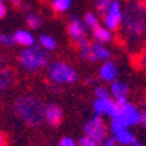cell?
Returning <instances> with one entry per match:
<instances>
[{
  "label": "cell",
  "mask_w": 146,
  "mask_h": 146,
  "mask_svg": "<svg viewBox=\"0 0 146 146\" xmlns=\"http://www.w3.org/2000/svg\"><path fill=\"white\" fill-rule=\"evenodd\" d=\"M85 83H86V85H94V83H95V79H94V78H86Z\"/></svg>",
  "instance_id": "1f68e13d"
},
{
  "label": "cell",
  "mask_w": 146,
  "mask_h": 146,
  "mask_svg": "<svg viewBox=\"0 0 146 146\" xmlns=\"http://www.w3.org/2000/svg\"><path fill=\"white\" fill-rule=\"evenodd\" d=\"M140 123V108L135 104L126 102L123 105H118L117 114L110 118V131L114 135L115 131L121 129H131L135 126H139Z\"/></svg>",
  "instance_id": "5b68a950"
},
{
  "label": "cell",
  "mask_w": 146,
  "mask_h": 146,
  "mask_svg": "<svg viewBox=\"0 0 146 146\" xmlns=\"http://www.w3.org/2000/svg\"><path fill=\"white\" fill-rule=\"evenodd\" d=\"M78 53H79V57L86 63H104L107 60H111V50L104 45V44H100V42H85L83 45L78 47Z\"/></svg>",
  "instance_id": "52a82bcc"
},
{
  "label": "cell",
  "mask_w": 146,
  "mask_h": 146,
  "mask_svg": "<svg viewBox=\"0 0 146 146\" xmlns=\"http://www.w3.org/2000/svg\"><path fill=\"white\" fill-rule=\"evenodd\" d=\"M130 3H142V5H146V0H127Z\"/></svg>",
  "instance_id": "d6a6232c"
},
{
  "label": "cell",
  "mask_w": 146,
  "mask_h": 146,
  "mask_svg": "<svg viewBox=\"0 0 146 146\" xmlns=\"http://www.w3.org/2000/svg\"><path fill=\"white\" fill-rule=\"evenodd\" d=\"M0 45H3V47H13L15 45L13 35H10V34H0Z\"/></svg>",
  "instance_id": "d4e9b609"
},
{
  "label": "cell",
  "mask_w": 146,
  "mask_h": 146,
  "mask_svg": "<svg viewBox=\"0 0 146 146\" xmlns=\"http://www.w3.org/2000/svg\"><path fill=\"white\" fill-rule=\"evenodd\" d=\"M64 118V113H63V108L60 107L56 102H48L45 104L44 108V121L51 126V127H57L62 124V121Z\"/></svg>",
  "instance_id": "8fae6325"
},
{
  "label": "cell",
  "mask_w": 146,
  "mask_h": 146,
  "mask_svg": "<svg viewBox=\"0 0 146 146\" xmlns=\"http://www.w3.org/2000/svg\"><path fill=\"white\" fill-rule=\"evenodd\" d=\"M117 78H118V67L113 60H107V62L101 63L96 79L102 83H113L117 80Z\"/></svg>",
  "instance_id": "7c38bea8"
},
{
  "label": "cell",
  "mask_w": 146,
  "mask_h": 146,
  "mask_svg": "<svg viewBox=\"0 0 146 146\" xmlns=\"http://www.w3.org/2000/svg\"><path fill=\"white\" fill-rule=\"evenodd\" d=\"M15 82V72L10 67L0 66V94L10 88Z\"/></svg>",
  "instance_id": "e0dca14e"
},
{
  "label": "cell",
  "mask_w": 146,
  "mask_h": 146,
  "mask_svg": "<svg viewBox=\"0 0 146 146\" xmlns=\"http://www.w3.org/2000/svg\"><path fill=\"white\" fill-rule=\"evenodd\" d=\"M38 44L44 48V50H47L48 53L54 51L57 48V40L54 38L53 35H48V34H42L40 38H38Z\"/></svg>",
  "instance_id": "ac0fdd59"
},
{
  "label": "cell",
  "mask_w": 146,
  "mask_h": 146,
  "mask_svg": "<svg viewBox=\"0 0 146 146\" xmlns=\"http://www.w3.org/2000/svg\"><path fill=\"white\" fill-rule=\"evenodd\" d=\"M57 146H79V145H78V142L73 139V137H70V136H63L62 139L58 140Z\"/></svg>",
  "instance_id": "484cf974"
},
{
  "label": "cell",
  "mask_w": 146,
  "mask_h": 146,
  "mask_svg": "<svg viewBox=\"0 0 146 146\" xmlns=\"http://www.w3.org/2000/svg\"><path fill=\"white\" fill-rule=\"evenodd\" d=\"M118 143H117V140L114 139V136H108V137H105L102 142H101V145L100 146H117Z\"/></svg>",
  "instance_id": "83f0119b"
},
{
  "label": "cell",
  "mask_w": 146,
  "mask_h": 146,
  "mask_svg": "<svg viewBox=\"0 0 146 146\" xmlns=\"http://www.w3.org/2000/svg\"><path fill=\"white\" fill-rule=\"evenodd\" d=\"M13 40L16 45H21L22 48L35 45V36L28 29H16L13 34Z\"/></svg>",
  "instance_id": "9a60e30c"
},
{
  "label": "cell",
  "mask_w": 146,
  "mask_h": 146,
  "mask_svg": "<svg viewBox=\"0 0 146 146\" xmlns=\"http://www.w3.org/2000/svg\"><path fill=\"white\" fill-rule=\"evenodd\" d=\"M140 108V123H139V126L143 129V130H146V101L142 104V107H139Z\"/></svg>",
  "instance_id": "4316f807"
},
{
  "label": "cell",
  "mask_w": 146,
  "mask_h": 146,
  "mask_svg": "<svg viewBox=\"0 0 146 146\" xmlns=\"http://www.w3.org/2000/svg\"><path fill=\"white\" fill-rule=\"evenodd\" d=\"M67 34L70 36V40L75 42L78 47L83 45L85 42H88V28L83 23L82 19H79L78 16H70L69 22H67Z\"/></svg>",
  "instance_id": "9c48e42d"
},
{
  "label": "cell",
  "mask_w": 146,
  "mask_h": 146,
  "mask_svg": "<svg viewBox=\"0 0 146 146\" xmlns=\"http://www.w3.org/2000/svg\"><path fill=\"white\" fill-rule=\"evenodd\" d=\"M108 131H110V127L105 124L104 117H100V115H94L83 126V135L98 140L100 143L105 137H108Z\"/></svg>",
  "instance_id": "ba28073f"
},
{
  "label": "cell",
  "mask_w": 146,
  "mask_h": 146,
  "mask_svg": "<svg viewBox=\"0 0 146 146\" xmlns=\"http://www.w3.org/2000/svg\"><path fill=\"white\" fill-rule=\"evenodd\" d=\"M72 6V0H51V9L56 13L62 15L70 9Z\"/></svg>",
  "instance_id": "ffe728a7"
},
{
  "label": "cell",
  "mask_w": 146,
  "mask_h": 146,
  "mask_svg": "<svg viewBox=\"0 0 146 146\" xmlns=\"http://www.w3.org/2000/svg\"><path fill=\"white\" fill-rule=\"evenodd\" d=\"M0 2H5V0H0Z\"/></svg>",
  "instance_id": "d590c367"
},
{
  "label": "cell",
  "mask_w": 146,
  "mask_h": 146,
  "mask_svg": "<svg viewBox=\"0 0 146 146\" xmlns=\"http://www.w3.org/2000/svg\"><path fill=\"white\" fill-rule=\"evenodd\" d=\"M91 35H92V40L95 42H100L104 45L114 41V31L108 29L105 25H98L95 29L91 31Z\"/></svg>",
  "instance_id": "5bb4252c"
},
{
  "label": "cell",
  "mask_w": 146,
  "mask_h": 146,
  "mask_svg": "<svg viewBox=\"0 0 146 146\" xmlns=\"http://www.w3.org/2000/svg\"><path fill=\"white\" fill-rule=\"evenodd\" d=\"M136 56H137V58H136L137 66H139L142 70H145V72H146V45L142 48V50H140Z\"/></svg>",
  "instance_id": "cb8c5ba5"
},
{
  "label": "cell",
  "mask_w": 146,
  "mask_h": 146,
  "mask_svg": "<svg viewBox=\"0 0 146 146\" xmlns=\"http://www.w3.org/2000/svg\"><path fill=\"white\" fill-rule=\"evenodd\" d=\"M111 3H113V0H94V6L96 9V13L100 16H104V13L111 6Z\"/></svg>",
  "instance_id": "7402d4cb"
},
{
  "label": "cell",
  "mask_w": 146,
  "mask_h": 146,
  "mask_svg": "<svg viewBox=\"0 0 146 146\" xmlns=\"http://www.w3.org/2000/svg\"><path fill=\"white\" fill-rule=\"evenodd\" d=\"M135 146H146V145H140V143H137V145H135Z\"/></svg>",
  "instance_id": "e575fe53"
},
{
  "label": "cell",
  "mask_w": 146,
  "mask_h": 146,
  "mask_svg": "<svg viewBox=\"0 0 146 146\" xmlns=\"http://www.w3.org/2000/svg\"><path fill=\"white\" fill-rule=\"evenodd\" d=\"M0 146H6V136L2 130H0Z\"/></svg>",
  "instance_id": "f546056e"
},
{
  "label": "cell",
  "mask_w": 146,
  "mask_h": 146,
  "mask_svg": "<svg viewBox=\"0 0 146 146\" xmlns=\"http://www.w3.org/2000/svg\"><path fill=\"white\" fill-rule=\"evenodd\" d=\"M110 92H111V96L114 98V101L118 105H123L126 102H129V94L130 89L124 82L115 80L113 83H110Z\"/></svg>",
  "instance_id": "4fadbf2b"
},
{
  "label": "cell",
  "mask_w": 146,
  "mask_h": 146,
  "mask_svg": "<svg viewBox=\"0 0 146 146\" xmlns=\"http://www.w3.org/2000/svg\"><path fill=\"white\" fill-rule=\"evenodd\" d=\"M13 113L15 115L23 121L28 127H40L44 120V108L45 104L32 94H23L19 95L13 101Z\"/></svg>",
  "instance_id": "7a4b0ae2"
},
{
  "label": "cell",
  "mask_w": 146,
  "mask_h": 146,
  "mask_svg": "<svg viewBox=\"0 0 146 146\" xmlns=\"http://www.w3.org/2000/svg\"><path fill=\"white\" fill-rule=\"evenodd\" d=\"M10 2H12V5H13V6H22L23 0H10Z\"/></svg>",
  "instance_id": "4dcf8cb0"
},
{
  "label": "cell",
  "mask_w": 146,
  "mask_h": 146,
  "mask_svg": "<svg viewBox=\"0 0 146 146\" xmlns=\"http://www.w3.org/2000/svg\"><path fill=\"white\" fill-rule=\"evenodd\" d=\"M82 21H83L85 25H86V28L91 29V31L95 29L98 25H101V23H100V15L95 13V12H86Z\"/></svg>",
  "instance_id": "d6986e66"
},
{
  "label": "cell",
  "mask_w": 146,
  "mask_h": 146,
  "mask_svg": "<svg viewBox=\"0 0 146 146\" xmlns=\"http://www.w3.org/2000/svg\"><path fill=\"white\" fill-rule=\"evenodd\" d=\"M6 13H7V9H6L5 3L0 2V19H3V18L6 16Z\"/></svg>",
  "instance_id": "f1b7e54d"
},
{
  "label": "cell",
  "mask_w": 146,
  "mask_h": 146,
  "mask_svg": "<svg viewBox=\"0 0 146 146\" xmlns=\"http://www.w3.org/2000/svg\"><path fill=\"white\" fill-rule=\"evenodd\" d=\"M78 145H79V146H100L101 143H100L98 140H95V139H92V137L86 136V135H83V136H80V137H79Z\"/></svg>",
  "instance_id": "603a6c76"
},
{
  "label": "cell",
  "mask_w": 146,
  "mask_h": 146,
  "mask_svg": "<svg viewBox=\"0 0 146 146\" xmlns=\"http://www.w3.org/2000/svg\"><path fill=\"white\" fill-rule=\"evenodd\" d=\"M113 136L117 140V143L121 145V146H135V145L139 143L136 136L133 135V131L130 129H121V130L115 131Z\"/></svg>",
  "instance_id": "2e32d148"
},
{
  "label": "cell",
  "mask_w": 146,
  "mask_h": 146,
  "mask_svg": "<svg viewBox=\"0 0 146 146\" xmlns=\"http://www.w3.org/2000/svg\"><path fill=\"white\" fill-rule=\"evenodd\" d=\"M123 22V6L118 0H113L111 6L102 16V25L111 31H118Z\"/></svg>",
  "instance_id": "30bf717a"
},
{
  "label": "cell",
  "mask_w": 146,
  "mask_h": 146,
  "mask_svg": "<svg viewBox=\"0 0 146 146\" xmlns=\"http://www.w3.org/2000/svg\"><path fill=\"white\" fill-rule=\"evenodd\" d=\"M27 25L29 29H38L42 25V18L38 13H28L27 15Z\"/></svg>",
  "instance_id": "44dd1931"
},
{
  "label": "cell",
  "mask_w": 146,
  "mask_h": 146,
  "mask_svg": "<svg viewBox=\"0 0 146 146\" xmlns=\"http://www.w3.org/2000/svg\"><path fill=\"white\" fill-rule=\"evenodd\" d=\"M18 63L23 70L35 73L42 69H47L48 64L51 63V57L50 53L44 50L40 44H35L22 48V51L18 54Z\"/></svg>",
  "instance_id": "3957f363"
},
{
  "label": "cell",
  "mask_w": 146,
  "mask_h": 146,
  "mask_svg": "<svg viewBox=\"0 0 146 146\" xmlns=\"http://www.w3.org/2000/svg\"><path fill=\"white\" fill-rule=\"evenodd\" d=\"M92 110H94V115L108 117V118H113L118 111V104L111 96L110 89H107L102 85H96L94 89Z\"/></svg>",
  "instance_id": "8992f818"
},
{
  "label": "cell",
  "mask_w": 146,
  "mask_h": 146,
  "mask_svg": "<svg viewBox=\"0 0 146 146\" xmlns=\"http://www.w3.org/2000/svg\"><path fill=\"white\" fill-rule=\"evenodd\" d=\"M47 78L51 85L57 86H66L73 85L79 79V72L76 67H73L70 63L64 60H56L51 62L47 67Z\"/></svg>",
  "instance_id": "277c9868"
},
{
  "label": "cell",
  "mask_w": 146,
  "mask_h": 146,
  "mask_svg": "<svg viewBox=\"0 0 146 146\" xmlns=\"http://www.w3.org/2000/svg\"><path fill=\"white\" fill-rule=\"evenodd\" d=\"M118 31L126 48L131 54H137L146 40V5L129 2L123 10V22Z\"/></svg>",
  "instance_id": "6da1fadb"
},
{
  "label": "cell",
  "mask_w": 146,
  "mask_h": 146,
  "mask_svg": "<svg viewBox=\"0 0 146 146\" xmlns=\"http://www.w3.org/2000/svg\"><path fill=\"white\" fill-rule=\"evenodd\" d=\"M3 63H5V56L3 53H0V66H3Z\"/></svg>",
  "instance_id": "836d02e7"
}]
</instances>
